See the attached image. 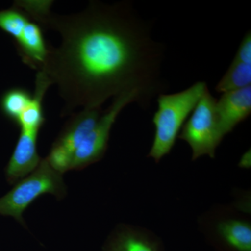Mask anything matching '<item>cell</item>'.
Instances as JSON below:
<instances>
[{
    "label": "cell",
    "mask_w": 251,
    "mask_h": 251,
    "mask_svg": "<svg viewBox=\"0 0 251 251\" xmlns=\"http://www.w3.org/2000/svg\"><path fill=\"white\" fill-rule=\"evenodd\" d=\"M234 59L245 64H251V32L248 31L239 46Z\"/></svg>",
    "instance_id": "obj_15"
},
{
    "label": "cell",
    "mask_w": 251,
    "mask_h": 251,
    "mask_svg": "<svg viewBox=\"0 0 251 251\" xmlns=\"http://www.w3.org/2000/svg\"><path fill=\"white\" fill-rule=\"evenodd\" d=\"M37 130L21 129L12 156L5 170L6 180L14 184L34 171L41 161L37 152Z\"/></svg>",
    "instance_id": "obj_7"
},
{
    "label": "cell",
    "mask_w": 251,
    "mask_h": 251,
    "mask_svg": "<svg viewBox=\"0 0 251 251\" xmlns=\"http://www.w3.org/2000/svg\"><path fill=\"white\" fill-rule=\"evenodd\" d=\"M44 194L53 195L58 200L67 195L62 173L54 170L46 158L41 159L34 171L18 181L9 193L0 198V214L12 216L26 227L23 212Z\"/></svg>",
    "instance_id": "obj_3"
},
{
    "label": "cell",
    "mask_w": 251,
    "mask_h": 251,
    "mask_svg": "<svg viewBox=\"0 0 251 251\" xmlns=\"http://www.w3.org/2000/svg\"><path fill=\"white\" fill-rule=\"evenodd\" d=\"M215 232L221 242L232 251H251V226L247 220L227 216L219 220Z\"/></svg>",
    "instance_id": "obj_10"
},
{
    "label": "cell",
    "mask_w": 251,
    "mask_h": 251,
    "mask_svg": "<svg viewBox=\"0 0 251 251\" xmlns=\"http://www.w3.org/2000/svg\"><path fill=\"white\" fill-rule=\"evenodd\" d=\"M251 64L233 59L227 72L216 87V92L226 93L251 86Z\"/></svg>",
    "instance_id": "obj_13"
},
{
    "label": "cell",
    "mask_w": 251,
    "mask_h": 251,
    "mask_svg": "<svg viewBox=\"0 0 251 251\" xmlns=\"http://www.w3.org/2000/svg\"><path fill=\"white\" fill-rule=\"evenodd\" d=\"M50 0H20L17 6L41 28L55 31L62 41L48 45L42 72L64 100L61 117L75 109L101 108L107 100L136 92L148 108L161 94L163 48L126 1H91L77 14H56Z\"/></svg>",
    "instance_id": "obj_1"
},
{
    "label": "cell",
    "mask_w": 251,
    "mask_h": 251,
    "mask_svg": "<svg viewBox=\"0 0 251 251\" xmlns=\"http://www.w3.org/2000/svg\"><path fill=\"white\" fill-rule=\"evenodd\" d=\"M216 110L224 135L228 134L251 115V85L222 94Z\"/></svg>",
    "instance_id": "obj_8"
},
{
    "label": "cell",
    "mask_w": 251,
    "mask_h": 251,
    "mask_svg": "<svg viewBox=\"0 0 251 251\" xmlns=\"http://www.w3.org/2000/svg\"><path fill=\"white\" fill-rule=\"evenodd\" d=\"M250 154V153H249ZM248 153H245L242 157V166H249V155Z\"/></svg>",
    "instance_id": "obj_16"
},
{
    "label": "cell",
    "mask_w": 251,
    "mask_h": 251,
    "mask_svg": "<svg viewBox=\"0 0 251 251\" xmlns=\"http://www.w3.org/2000/svg\"><path fill=\"white\" fill-rule=\"evenodd\" d=\"M16 43L23 63L38 72L48 53V44L40 26L31 19L25 27L21 39Z\"/></svg>",
    "instance_id": "obj_9"
},
{
    "label": "cell",
    "mask_w": 251,
    "mask_h": 251,
    "mask_svg": "<svg viewBox=\"0 0 251 251\" xmlns=\"http://www.w3.org/2000/svg\"><path fill=\"white\" fill-rule=\"evenodd\" d=\"M104 251H163L158 241L141 230L121 226L109 238Z\"/></svg>",
    "instance_id": "obj_11"
},
{
    "label": "cell",
    "mask_w": 251,
    "mask_h": 251,
    "mask_svg": "<svg viewBox=\"0 0 251 251\" xmlns=\"http://www.w3.org/2000/svg\"><path fill=\"white\" fill-rule=\"evenodd\" d=\"M103 111L102 108L82 109L71 117L46 157L54 170L62 174L69 171L73 155L95 128Z\"/></svg>",
    "instance_id": "obj_6"
},
{
    "label": "cell",
    "mask_w": 251,
    "mask_h": 251,
    "mask_svg": "<svg viewBox=\"0 0 251 251\" xmlns=\"http://www.w3.org/2000/svg\"><path fill=\"white\" fill-rule=\"evenodd\" d=\"M207 89L206 82L200 81L181 92L158 95L153 117L154 138L148 157L158 163L169 154L185 122Z\"/></svg>",
    "instance_id": "obj_2"
},
{
    "label": "cell",
    "mask_w": 251,
    "mask_h": 251,
    "mask_svg": "<svg viewBox=\"0 0 251 251\" xmlns=\"http://www.w3.org/2000/svg\"><path fill=\"white\" fill-rule=\"evenodd\" d=\"M33 95L22 87H14L6 91L0 101L2 113L15 125L32 100Z\"/></svg>",
    "instance_id": "obj_12"
},
{
    "label": "cell",
    "mask_w": 251,
    "mask_h": 251,
    "mask_svg": "<svg viewBox=\"0 0 251 251\" xmlns=\"http://www.w3.org/2000/svg\"><path fill=\"white\" fill-rule=\"evenodd\" d=\"M132 103L139 104L145 108L143 99L136 92H126L113 98L108 108L103 110L95 128L75 150L71 161L69 171L83 169L102 159L108 149L112 126L122 110Z\"/></svg>",
    "instance_id": "obj_5"
},
{
    "label": "cell",
    "mask_w": 251,
    "mask_h": 251,
    "mask_svg": "<svg viewBox=\"0 0 251 251\" xmlns=\"http://www.w3.org/2000/svg\"><path fill=\"white\" fill-rule=\"evenodd\" d=\"M216 101L207 89L178 137L191 147L193 161L202 156L215 158L216 149L226 136L216 110Z\"/></svg>",
    "instance_id": "obj_4"
},
{
    "label": "cell",
    "mask_w": 251,
    "mask_h": 251,
    "mask_svg": "<svg viewBox=\"0 0 251 251\" xmlns=\"http://www.w3.org/2000/svg\"><path fill=\"white\" fill-rule=\"evenodd\" d=\"M31 18L23 10L14 6L11 9L0 11V28L18 41Z\"/></svg>",
    "instance_id": "obj_14"
}]
</instances>
